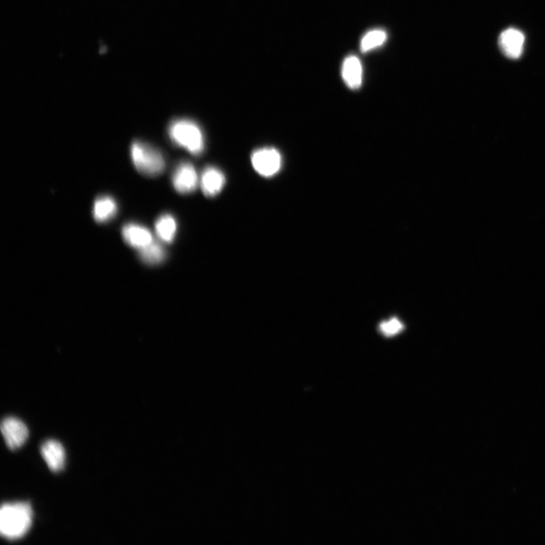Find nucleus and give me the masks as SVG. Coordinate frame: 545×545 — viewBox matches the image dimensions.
Instances as JSON below:
<instances>
[{"instance_id": "16", "label": "nucleus", "mask_w": 545, "mask_h": 545, "mask_svg": "<svg viewBox=\"0 0 545 545\" xmlns=\"http://www.w3.org/2000/svg\"><path fill=\"white\" fill-rule=\"evenodd\" d=\"M404 329V325L397 318H391L389 321L383 322L380 325V332L385 337H391L401 332Z\"/></svg>"}, {"instance_id": "13", "label": "nucleus", "mask_w": 545, "mask_h": 545, "mask_svg": "<svg viewBox=\"0 0 545 545\" xmlns=\"http://www.w3.org/2000/svg\"><path fill=\"white\" fill-rule=\"evenodd\" d=\"M177 229V221L171 215L160 217L156 223V234L165 243L173 242L176 236Z\"/></svg>"}, {"instance_id": "1", "label": "nucleus", "mask_w": 545, "mask_h": 545, "mask_svg": "<svg viewBox=\"0 0 545 545\" xmlns=\"http://www.w3.org/2000/svg\"><path fill=\"white\" fill-rule=\"evenodd\" d=\"M33 511L30 504H4L0 511V533L9 540L24 537L32 525Z\"/></svg>"}, {"instance_id": "5", "label": "nucleus", "mask_w": 545, "mask_h": 545, "mask_svg": "<svg viewBox=\"0 0 545 545\" xmlns=\"http://www.w3.org/2000/svg\"><path fill=\"white\" fill-rule=\"evenodd\" d=\"M1 431L5 444L11 450H16L25 445L29 436L27 426L21 420L5 417L1 424Z\"/></svg>"}, {"instance_id": "15", "label": "nucleus", "mask_w": 545, "mask_h": 545, "mask_svg": "<svg viewBox=\"0 0 545 545\" xmlns=\"http://www.w3.org/2000/svg\"><path fill=\"white\" fill-rule=\"evenodd\" d=\"M387 34L382 30H374L368 32L363 36L361 42L362 53H367L376 47H380L387 40Z\"/></svg>"}, {"instance_id": "11", "label": "nucleus", "mask_w": 545, "mask_h": 545, "mask_svg": "<svg viewBox=\"0 0 545 545\" xmlns=\"http://www.w3.org/2000/svg\"><path fill=\"white\" fill-rule=\"evenodd\" d=\"M362 66L359 58L350 56L346 58L341 69V75L348 87L359 89L362 84Z\"/></svg>"}, {"instance_id": "10", "label": "nucleus", "mask_w": 545, "mask_h": 545, "mask_svg": "<svg viewBox=\"0 0 545 545\" xmlns=\"http://www.w3.org/2000/svg\"><path fill=\"white\" fill-rule=\"evenodd\" d=\"M122 236L129 245L140 250L154 241L147 228L134 223L127 224L123 228Z\"/></svg>"}, {"instance_id": "8", "label": "nucleus", "mask_w": 545, "mask_h": 545, "mask_svg": "<svg viewBox=\"0 0 545 545\" xmlns=\"http://www.w3.org/2000/svg\"><path fill=\"white\" fill-rule=\"evenodd\" d=\"M225 183L226 178L223 173L215 167H208L202 173L200 186L203 193L207 197H214L219 194Z\"/></svg>"}, {"instance_id": "9", "label": "nucleus", "mask_w": 545, "mask_h": 545, "mask_svg": "<svg viewBox=\"0 0 545 545\" xmlns=\"http://www.w3.org/2000/svg\"><path fill=\"white\" fill-rule=\"evenodd\" d=\"M41 455L53 472L62 470L65 463V452L60 442L48 440L43 443L40 448Z\"/></svg>"}, {"instance_id": "4", "label": "nucleus", "mask_w": 545, "mask_h": 545, "mask_svg": "<svg viewBox=\"0 0 545 545\" xmlns=\"http://www.w3.org/2000/svg\"><path fill=\"white\" fill-rule=\"evenodd\" d=\"M253 168L261 176L271 178L278 174L282 165L280 152L272 147L261 148L253 152L251 156Z\"/></svg>"}, {"instance_id": "3", "label": "nucleus", "mask_w": 545, "mask_h": 545, "mask_svg": "<svg viewBox=\"0 0 545 545\" xmlns=\"http://www.w3.org/2000/svg\"><path fill=\"white\" fill-rule=\"evenodd\" d=\"M130 155L135 168L144 175L156 177L165 169V161L161 152L147 143H133Z\"/></svg>"}, {"instance_id": "6", "label": "nucleus", "mask_w": 545, "mask_h": 545, "mask_svg": "<svg viewBox=\"0 0 545 545\" xmlns=\"http://www.w3.org/2000/svg\"><path fill=\"white\" fill-rule=\"evenodd\" d=\"M172 184L175 191L180 194L193 193L199 184L197 171L190 162H182L174 171Z\"/></svg>"}, {"instance_id": "14", "label": "nucleus", "mask_w": 545, "mask_h": 545, "mask_svg": "<svg viewBox=\"0 0 545 545\" xmlns=\"http://www.w3.org/2000/svg\"><path fill=\"white\" fill-rule=\"evenodd\" d=\"M166 252L162 245L156 242L141 250L140 258L144 263L149 265H158L165 260Z\"/></svg>"}, {"instance_id": "7", "label": "nucleus", "mask_w": 545, "mask_h": 545, "mask_svg": "<svg viewBox=\"0 0 545 545\" xmlns=\"http://www.w3.org/2000/svg\"><path fill=\"white\" fill-rule=\"evenodd\" d=\"M524 45L525 35L517 28H507L499 36L500 49L508 59H519L524 49Z\"/></svg>"}, {"instance_id": "12", "label": "nucleus", "mask_w": 545, "mask_h": 545, "mask_svg": "<svg viewBox=\"0 0 545 545\" xmlns=\"http://www.w3.org/2000/svg\"><path fill=\"white\" fill-rule=\"evenodd\" d=\"M117 213V204L108 196L97 199L94 202L93 214L94 219L99 223L106 222Z\"/></svg>"}, {"instance_id": "2", "label": "nucleus", "mask_w": 545, "mask_h": 545, "mask_svg": "<svg viewBox=\"0 0 545 545\" xmlns=\"http://www.w3.org/2000/svg\"><path fill=\"white\" fill-rule=\"evenodd\" d=\"M171 141L194 156H199L205 149V138L201 128L193 121L178 119L169 128Z\"/></svg>"}]
</instances>
